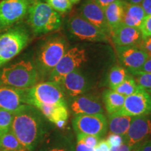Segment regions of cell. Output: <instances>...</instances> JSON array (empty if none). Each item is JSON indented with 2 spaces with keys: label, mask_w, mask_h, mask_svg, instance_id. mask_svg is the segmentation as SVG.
<instances>
[{
  "label": "cell",
  "mask_w": 151,
  "mask_h": 151,
  "mask_svg": "<svg viewBox=\"0 0 151 151\" xmlns=\"http://www.w3.org/2000/svg\"><path fill=\"white\" fill-rule=\"evenodd\" d=\"M123 1L132 4H141L143 0H123Z\"/></svg>",
  "instance_id": "b9f144b4"
},
{
  "label": "cell",
  "mask_w": 151,
  "mask_h": 151,
  "mask_svg": "<svg viewBox=\"0 0 151 151\" xmlns=\"http://www.w3.org/2000/svg\"><path fill=\"white\" fill-rule=\"evenodd\" d=\"M71 109L75 115L104 113L102 104L99 98L93 94L85 93L73 98Z\"/></svg>",
  "instance_id": "ac0fdd59"
},
{
  "label": "cell",
  "mask_w": 151,
  "mask_h": 151,
  "mask_svg": "<svg viewBox=\"0 0 151 151\" xmlns=\"http://www.w3.org/2000/svg\"><path fill=\"white\" fill-rule=\"evenodd\" d=\"M25 89H18L11 86H0V109L15 113L27 104Z\"/></svg>",
  "instance_id": "4fadbf2b"
},
{
  "label": "cell",
  "mask_w": 151,
  "mask_h": 151,
  "mask_svg": "<svg viewBox=\"0 0 151 151\" xmlns=\"http://www.w3.org/2000/svg\"><path fill=\"white\" fill-rule=\"evenodd\" d=\"M129 72L124 67L115 66L111 69L108 75V83L111 90H113L127 78Z\"/></svg>",
  "instance_id": "d4e9b609"
},
{
  "label": "cell",
  "mask_w": 151,
  "mask_h": 151,
  "mask_svg": "<svg viewBox=\"0 0 151 151\" xmlns=\"http://www.w3.org/2000/svg\"><path fill=\"white\" fill-rule=\"evenodd\" d=\"M77 140L83 142L87 146L91 147L92 148H95L99 141L101 140V138L93 135H86L83 134H76Z\"/></svg>",
  "instance_id": "f546056e"
},
{
  "label": "cell",
  "mask_w": 151,
  "mask_h": 151,
  "mask_svg": "<svg viewBox=\"0 0 151 151\" xmlns=\"http://www.w3.org/2000/svg\"><path fill=\"white\" fill-rule=\"evenodd\" d=\"M43 115L37 108L25 104L14 113L11 130L28 151H34L46 133Z\"/></svg>",
  "instance_id": "6da1fadb"
},
{
  "label": "cell",
  "mask_w": 151,
  "mask_h": 151,
  "mask_svg": "<svg viewBox=\"0 0 151 151\" xmlns=\"http://www.w3.org/2000/svg\"><path fill=\"white\" fill-rule=\"evenodd\" d=\"M47 4L58 14H65L72 8L73 4L69 0H46Z\"/></svg>",
  "instance_id": "83f0119b"
},
{
  "label": "cell",
  "mask_w": 151,
  "mask_h": 151,
  "mask_svg": "<svg viewBox=\"0 0 151 151\" xmlns=\"http://www.w3.org/2000/svg\"><path fill=\"white\" fill-rule=\"evenodd\" d=\"M69 1H70L72 4H77L81 0H69Z\"/></svg>",
  "instance_id": "7bdbcfd3"
},
{
  "label": "cell",
  "mask_w": 151,
  "mask_h": 151,
  "mask_svg": "<svg viewBox=\"0 0 151 151\" xmlns=\"http://www.w3.org/2000/svg\"><path fill=\"white\" fill-rule=\"evenodd\" d=\"M139 29H141L143 37H151V15L145 18Z\"/></svg>",
  "instance_id": "1f68e13d"
},
{
  "label": "cell",
  "mask_w": 151,
  "mask_h": 151,
  "mask_svg": "<svg viewBox=\"0 0 151 151\" xmlns=\"http://www.w3.org/2000/svg\"><path fill=\"white\" fill-rule=\"evenodd\" d=\"M132 118L133 117L124 116L118 113L109 115L107 120L109 133L123 137L127 133Z\"/></svg>",
  "instance_id": "7402d4cb"
},
{
  "label": "cell",
  "mask_w": 151,
  "mask_h": 151,
  "mask_svg": "<svg viewBox=\"0 0 151 151\" xmlns=\"http://www.w3.org/2000/svg\"><path fill=\"white\" fill-rule=\"evenodd\" d=\"M141 5L146 16L151 15V0H143Z\"/></svg>",
  "instance_id": "f35d334b"
},
{
  "label": "cell",
  "mask_w": 151,
  "mask_h": 151,
  "mask_svg": "<svg viewBox=\"0 0 151 151\" xmlns=\"http://www.w3.org/2000/svg\"><path fill=\"white\" fill-rule=\"evenodd\" d=\"M106 141H108L111 147H115L118 146L122 143H123V138L120 135L110 134V135L106 139Z\"/></svg>",
  "instance_id": "e575fe53"
},
{
  "label": "cell",
  "mask_w": 151,
  "mask_h": 151,
  "mask_svg": "<svg viewBox=\"0 0 151 151\" xmlns=\"http://www.w3.org/2000/svg\"><path fill=\"white\" fill-rule=\"evenodd\" d=\"M137 88L138 86L134 78L129 74L125 80L122 81L121 83L116 87L113 90L124 96V97H127L133 94L137 90Z\"/></svg>",
  "instance_id": "484cf974"
},
{
  "label": "cell",
  "mask_w": 151,
  "mask_h": 151,
  "mask_svg": "<svg viewBox=\"0 0 151 151\" xmlns=\"http://www.w3.org/2000/svg\"><path fill=\"white\" fill-rule=\"evenodd\" d=\"M150 135L151 118L148 115L133 117L127 133L122 138L124 143L135 150L148 141Z\"/></svg>",
  "instance_id": "7c38bea8"
},
{
  "label": "cell",
  "mask_w": 151,
  "mask_h": 151,
  "mask_svg": "<svg viewBox=\"0 0 151 151\" xmlns=\"http://www.w3.org/2000/svg\"><path fill=\"white\" fill-rule=\"evenodd\" d=\"M139 47L146 52L148 57H151V37H143Z\"/></svg>",
  "instance_id": "d6a6232c"
},
{
  "label": "cell",
  "mask_w": 151,
  "mask_h": 151,
  "mask_svg": "<svg viewBox=\"0 0 151 151\" xmlns=\"http://www.w3.org/2000/svg\"><path fill=\"white\" fill-rule=\"evenodd\" d=\"M134 76L138 86L146 90H151V73H143Z\"/></svg>",
  "instance_id": "f1b7e54d"
},
{
  "label": "cell",
  "mask_w": 151,
  "mask_h": 151,
  "mask_svg": "<svg viewBox=\"0 0 151 151\" xmlns=\"http://www.w3.org/2000/svg\"><path fill=\"white\" fill-rule=\"evenodd\" d=\"M58 83L61 86L65 95L72 99L84 94L88 88L87 79L78 69L65 75Z\"/></svg>",
  "instance_id": "2e32d148"
},
{
  "label": "cell",
  "mask_w": 151,
  "mask_h": 151,
  "mask_svg": "<svg viewBox=\"0 0 151 151\" xmlns=\"http://www.w3.org/2000/svg\"><path fill=\"white\" fill-rule=\"evenodd\" d=\"M124 14L122 24L140 28L146 18V14L141 4H132L124 1Z\"/></svg>",
  "instance_id": "ffe728a7"
},
{
  "label": "cell",
  "mask_w": 151,
  "mask_h": 151,
  "mask_svg": "<svg viewBox=\"0 0 151 151\" xmlns=\"http://www.w3.org/2000/svg\"><path fill=\"white\" fill-rule=\"evenodd\" d=\"M76 151H94V148L87 146L82 141L77 140L76 146Z\"/></svg>",
  "instance_id": "8d00e7d4"
},
{
  "label": "cell",
  "mask_w": 151,
  "mask_h": 151,
  "mask_svg": "<svg viewBox=\"0 0 151 151\" xmlns=\"http://www.w3.org/2000/svg\"><path fill=\"white\" fill-rule=\"evenodd\" d=\"M76 134L102 137L108 131L107 119L103 113L76 115L72 120Z\"/></svg>",
  "instance_id": "30bf717a"
},
{
  "label": "cell",
  "mask_w": 151,
  "mask_h": 151,
  "mask_svg": "<svg viewBox=\"0 0 151 151\" xmlns=\"http://www.w3.org/2000/svg\"><path fill=\"white\" fill-rule=\"evenodd\" d=\"M111 39L117 47L139 46L143 39V35L139 28L120 24L112 31Z\"/></svg>",
  "instance_id": "e0dca14e"
},
{
  "label": "cell",
  "mask_w": 151,
  "mask_h": 151,
  "mask_svg": "<svg viewBox=\"0 0 151 151\" xmlns=\"http://www.w3.org/2000/svg\"><path fill=\"white\" fill-rule=\"evenodd\" d=\"M87 60L88 55L85 49L78 46L68 49L49 74V81L58 83L62 77L78 69Z\"/></svg>",
  "instance_id": "52a82bcc"
},
{
  "label": "cell",
  "mask_w": 151,
  "mask_h": 151,
  "mask_svg": "<svg viewBox=\"0 0 151 151\" xmlns=\"http://www.w3.org/2000/svg\"><path fill=\"white\" fill-rule=\"evenodd\" d=\"M120 62L129 73L142 67L148 58V55L139 46L117 47Z\"/></svg>",
  "instance_id": "5bb4252c"
},
{
  "label": "cell",
  "mask_w": 151,
  "mask_h": 151,
  "mask_svg": "<svg viewBox=\"0 0 151 151\" xmlns=\"http://www.w3.org/2000/svg\"><path fill=\"white\" fill-rule=\"evenodd\" d=\"M134 151H151V140H148L142 143Z\"/></svg>",
  "instance_id": "ab89813d"
},
{
  "label": "cell",
  "mask_w": 151,
  "mask_h": 151,
  "mask_svg": "<svg viewBox=\"0 0 151 151\" xmlns=\"http://www.w3.org/2000/svg\"><path fill=\"white\" fill-rule=\"evenodd\" d=\"M125 97L113 90H107L104 94L106 110L109 115L118 113L123 106Z\"/></svg>",
  "instance_id": "603a6c76"
},
{
  "label": "cell",
  "mask_w": 151,
  "mask_h": 151,
  "mask_svg": "<svg viewBox=\"0 0 151 151\" xmlns=\"http://www.w3.org/2000/svg\"><path fill=\"white\" fill-rule=\"evenodd\" d=\"M124 3L123 0H118L104 9L106 20L111 32L122 24L124 14Z\"/></svg>",
  "instance_id": "44dd1931"
},
{
  "label": "cell",
  "mask_w": 151,
  "mask_h": 151,
  "mask_svg": "<svg viewBox=\"0 0 151 151\" xmlns=\"http://www.w3.org/2000/svg\"><path fill=\"white\" fill-rule=\"evenodd\" d=\"M100 7H101L103 9H105L106 7L108 6L114 2V1H118V0H94Z\"/></svg>",
  "instance_id": "60d3db41"
},
{
  "label": "cell",
  "mask_w": 151,
  "mask_h": 151,
  "mask_svg": "<svg viewBox=\"0 0 151 151\" xmlns=\"http://www.w3.org/2000/svg\"><path fill=\"white\" fill-rule=\"evenodd\" d=\"M25 101L28 105L37 107L41 104L51 105L65 104L66 95L61 86L54 81L37 83L24 90Z\"/></svg>",
  "instance_id": "277c9868"
},
{
  "label": "cell",
  "mask_w": 151,
  "mask_h": 151,
  "mask_svg": "<svg viewBox=\"0 0 151 151\" xmlns=\"http://www.w3.org/2000/svg\"><path fill=\"white\" fill-rule=\"evenodd\" d=\"M0 149L9 151H28L11 129L0 137Z\"/></svg>",
  "instance_id": "cb8c5ba5"
},
{
  "label": "cell",
  "mask_w": 151,
  "mask_h": 151,
  "mask_svg": "<svg viewBox=\"0 0 151 151\" xmlns=\"http://www.w3.org/2000/svg\"><path fill=\"white\" fill-rule=\"evenodd\" d=\"M40 151H74V149L69 141H62L53 146L48 147Z\"/></svg>",
  "instance_id": "4dcf8cb0"
},
{
  "label": "cell",
  "mask_w": 151,
  "mask_h": 151,
  "mask_svg": "<svg viewBox=\"0 0 151 151\" xmlns=\"http://www.w3.org/2000/svg\"><path fill=\"white\" fill-rule=\"evenodd\" d=\"M28 23L37 35L55 31L61 26L60 15L47 3L37 1L28 12Z\"/></svg>",
  "instance_id": "3957f363"
},
{
  "label": "cell",
  "mask_w": 151,
  "mask_h": 151,
  "mask_svg": "<svg viewBox=\"0 0 151 151\" xmlns=\"http://www.w3.org/2000/svg\"><path fill=\"white\" fill-rule=\"evenodd\" d=\"M146 91H147V92H148V93H149V94H150V95L151 96V90H146Z\"/></svg>",
  "instance_id": "ee69618b"
},
{
  "label": "cell",
  "mask_w": 151,
  "mask_h": 151,
  "mask_svg": "<svg viewBox=\"0 0 151 151\" xmlns=\"http://www.w3.org/2000/svg\"><path fill=\"white\" fill-rule=\"evenodd\" d=\"M143 73H151V57H148V58L144 62L142 67L137 70L132 71L130 73H132V75H137Z\"/></svg>",
  "instance_id": "836d02e7"
},
{
  "label": "cell",
  "mask_w": 151,
  "mask_h": 151,
  "mask_svg": "<svg viewBox=\"0 0 151 151\" xmlns=\"http://www.w3.org/2000/svg\"><path fill=\"white\" fill-rule=\"evenodd\" d=\"M67 50V42L62 37L48 39L43 44L37 57L38 67L42 73H50Z\"/></svg>",
  "instance_id": "8992f818"
},
{
  "label": "cell",
  "mask_w": 151,
  "mask_h": 151,
  "mask_svg": "<svg viewBox=\"0 0 151 151\" xmlns=\"http://www.w3.org/2000/svg\"><path fill=\"white\" fill-rule=\"evenodd\" d=\"M39 73L30 61L21 60L4 67L0 72V85L27 89L37 83Z\"/></svg>",
  "instance_id": "7a4b0ae2"
},
{
  "label": "cell",
  "mask_w": 151,
  "mask_h": 151,
  "mask_svg": "<svg viewBox=\"0 0 151 151\" xmlns=\"http://www.w3.org/2000/svg\"><path fill=\"white\" fill-rule=\"evenodd\" d=\"M0 151H9V150H1V149H0Z\"/></svg>",
  "instance_id": "f6af8a7d"
},
{
  "label": "cell",
  "mask_w": 151,
  "mask_h": 151,
  "mask_svg": "<svg viewBox=\"0 0 151 151\" xmlns=\"http://www.w3.org/2000/svg\"><path fill=\"white\" fill-rule=\"evenodd\" d=\"M133 148L127 146L125 143H122L118 146L111 147L110 151H134Z\"/></svg>",
  "instance_id": "74e56055"
},
{
  "label": "cell",
  "mask_w": 151,
  "mask_h": 151,
  "mask_svg": "<svg viewBox=\"0 0 151 151\" xmlns=\"http://www.w3.org/2000/svg\"><path fill=\"white\" fill-rule=\"evenodd\" d=\"M111 146L106 139L100 140L94 148V151H110Z\"/></svg>",
  "instance_id": "d590c367"
},
{
  "label": "cell",
  "mask_w": 151,
  "mask_h": 151,
  "mask_svg": "<svg viewBox=\"0 0 151 151\" xmlns=\"http://www.w3.org/2000/svg\"><path fill=\"white\" fill-rule=\"evenodd\" d=\"M68 28L73 37L79 40L109 43L111 37L93 25L81 15H73L69 19Z\"/></svg>",
  "instance_id": "ba28073f"
},
{
  "label": "cell",
  "mask_w": 151,
  "mask_h": 151,
  "mask_svg": "<svg viewBox=\"0 0 151 151\" xmlns=\"http://www.w3.org/2000/svg\"><path fill=\"white\" fill-rule=\"evenodd\" d=\"M37 0H2L0 2V29L21 20Z\"/></svg>",
  "instance_id": "9c48e42d"
},
{
  "label": "cell",
  "mask_w": 151,
  "mask_h": 151,
  "mask_svg": "<svg viewBox=\"0 0 151 151\" xmlns=\"http://www.w3.org/2000/svg\"><path fill=\"white\" fill-rule=\"evenodd\" d=\"M29 40L27 32L21 27L12 28L0 34V67L18 55Z\"/></svg>",
  "instance_id": "5b68a950"
},
{
  "label": "cell",
  "mask_w": 151,
  "mask_h": 151,
  "mask_svg": "<svg viewBox=\"0 0 151 151\" xmlns=\"http://www.w3.org/2000/svg\"><path fill=\"white\" fill-rule=\"evenodd\" d=\"M14 117V113L0 109V137L11 129Z\"/></svg>",
  "instance_id": "4316f807"
},
{
  "label": "cell",
  "mask_w": 151,
  "mask_h": 151,
  "mask_svg": "<svg viewBox=\"0 0 151 151\" xmlns=\"http://www.w3.org/2000/svg\"><path fill=\"white\" fill-rule=\"evenodd\" d=\"M81 16L111 37V31L109 28L104 9L94 0H86L81 8Z\"/></svg>",
  "instance_id": "9a60e30c"
},
{
  "label": "cell",
  "mask_w": 151,
  "mask_h": 151,
  "mask_svg": "<svg viewBox=\"0 0 151 151\" xmlns=\"http://www.w3.org/2000/svg\"><path fill=\"white\" fill-rule=\"evenodd\" d=\"M118 113L131 117L151 114V96L146 90L138 86L133 94L125 97L123 106Z\"/></svg>",
  "instance_id": "8fae6325"
},
{
  "label": "cell",
  "mask_w": 151,
  "mask_h": 151,
  "mask_svg": "<svg viewBox=\"0 0 151 151\" xmlns=\"http://www.w3.org/2000/svg\"><path fill=\"white\" fill-rule=\"evenodd\" d=\"M37 108L46 119L55 124L57 127L63 128L67 122L69 112L67 104H58L37 106Z\"/></svg>",
  "instance_id": "d6986e66"
}]
</instances>
